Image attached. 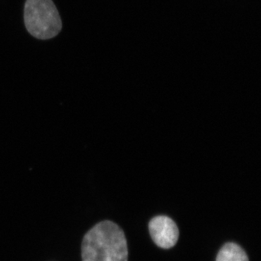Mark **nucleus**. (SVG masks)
<instances>
[{
    "label": "nucleus",
    "instance_id": "1",
    "mask_svg": "<svg viewBox=\"0 0 261 261\" xmlns=\"http://www.w3.org/2000/svg\"><path fill=\"white\" fill-rule=\"evenodd\" d=\"M83 261H127L128 247L124 233L110 221L94 226L84 236Z\"/></svg>",
    "mask_w": 261,
    "mask_h": 261
},
{
    "label": "nucleus",
    "instance_id": "2",
    "mask_svg": "<svg viewBox=\"0 0 261 261\" xmlns=\"http://www.w3.org/2000/svg\"><path fill=\"white\" fill-rule=\"evenodd\" d=\"M24 20L28 32L39 39H51L62 29L61 19L51 0H27Z\"/></svg>",
    "mask_w": 261,
    "mask_h": 261
},
{
    "label": "nucleus",
    "instance_id": "3",
    "mask_svg": "<svg viewBox=\"0 0 261 261\" xmlns=\"http://www.w3.org/2000/svg\"><path fill=\"white\" fill-rule=\"evenodd\" d=\"M151 238L158 246L171 248L177 243L179 231L176 223L166 216H156L149 224Z\"/></svg>",
    "mask_w": 261,
    "mask_h": 261
},
{
    "label": "nucleus",
    "instance_id": "4",
    "mask_svg": "<svg viewBox=\"0 0 261 261\" xmlns=\"http://www.w3.org/2000/svg\"><path fill=\"white\" fill-rule=\"evenodd\" d=\"M216 261H249L246 252L235 243H227L218 253Z\"/></svg>",
    "mask_w": 261,
    "mask_h": 261
}]
</instances>
